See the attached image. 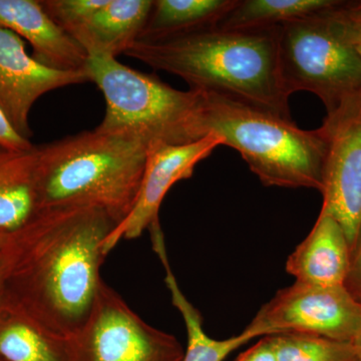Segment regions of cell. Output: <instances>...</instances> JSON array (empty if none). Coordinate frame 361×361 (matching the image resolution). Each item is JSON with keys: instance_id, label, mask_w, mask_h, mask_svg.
<instances>
[{"instance_id": "obj_1", "label": "cell", "mask_w": 361, "mask_h": 361, "mask_svg": "<svg viewBox=\"0 0 361 361\" xmlns=\"http://www.w3.org/2000/svg\"><path fill=\"white\" fill-rule=\"evenodd\" d=\"M115 221L94 207L39 211L0 247L6 297L39 329L63 342L87 319Z\"/></svg>"}, {"instance_id": "obj_2", "label": "cell", "mask_w": 361, "mask_h": 361, "mask_svg": "<svg viewBox=\"0 0 361 361\" xmlns=\"http://www.w3.org/2000/svg\"><path fill=\"white\" fill-rule=\"evenodd\" d=\"M279 26L260 30L210 26L167 39L137 40L125 56L177 75L190 89L292 120L290 96L282 84L278 61Z\"/></svg>"}, {"instance_id": "obj_3", "label": "cell", "mask_w": 361, "mask_h": 361, "mask_svg": "<svg viewBox=\"0 0 361 361\" xmlns=\"http://www.w3.org/2000/svg\"><path fill=\"white\" fill-rule=\"evenodd\" d=\"M148 149L134 137L97 129L37 146V212L94 207L122 224L141 191Z\"/></svg>"}, {"instance_id": "obj_4", "label": "cell", "mask_w": 361, "mask_h": 361, "mask_svg": "<svg viewBox=\"0 0 361 361\" xmlns=\"http://www.w3.org/2000/svg\"><path fill=\"white\" fill-rule=\"evenodd\" d=\"M208 135L236 149L264 186L322 192L326 140L320 129H300L292 120L205 92Z\"/></svg>"}, {"instance_id": "obj_5", "label": "cell", "mask_w": 361, "mask_h": 361, "mask_svg": "<svg viewBox=\"0 0 361 361\" xmlns=\"http://www.w3.org/2000/svg\"><path fill=\"white\" fill-rule=\"evenodd\" d=\"M87 71L106 102L99 132L134 137L148 147L191 144L209 135L202 90L174 89L110 56H89Z\"/></svg>"}, {"instance_id": "obj_6", "label": "cell", "mask_w": 361, "mask_h": 361, "mask_svg": "<svg viewBox=\"0 0 361 361\" xmlns=\"http://www.w3.org/2000/svg\"><path fill=\"white\" fill-rule=\"evenodd\" d=\"M278 61L287 94L312 92L327 114L361 94V56L331 30L325 11L279 26Z\"/></svg>"}, {"instance_id": "obj_7", "label": "cell", "mask_w": 361, "mask_h": 361, "mask_svg": "<svg viewBox=\"0 0 361 361\" xmlns=\"http://www.w3.org/2000/svg\"><path fill=\"white\" fill-rule=\"evenodd\" d=\"M65 361H183L174 336L151 326L102 281L87 319L61 342Z\"/></svg>"}, {"instance_id": "obj_8", "label": "cell", "mask_w": 361, "mask_h": 361, "mask_svg": "<svg viewBox=\"0 0 361 361\" xmlns=\"http://www.w3.org/2000/svg\"><path fill=\"white\" fill-rule=\"evenodd\" d=\"M360 329L361 303L345 287L296 281L264 304L244 331L253 338L308 334L353 342Z\"/></svg>"}, {"instance_id": "obj_9", "label": "cell", "mask_w": 361, "mask_h": 361, "mask_svg": "<svg viewBox=\"0 0 361 361\" xmlns=\"http://www.w3.org/2000/svg\"><path fill=\"white\" fill-rule=\"evenodd\" d=\"M326 140L323 167V210L341 224L351 254L361 237V94L323 121Z\"/></svg>"}, {"instance_id": "obj_10", "label": "cell", "mask_w": 361, "mask_h": 361, "mask_svg": "<svg viewBox=\"0 0 361 361\" xmlns=\"http://www.w3.org/2000/svg\"><path fill=\"white\" fill-rule=\"evenodd\" d=\"M89 82L87 68L58 71L45 66L27 54L18 35L0 27V109L25 139L33 135L30 116L37 99L51 90Z\"/></svg>"}, {"instance_id": "obj_11", "label": "cell", "mask_w": 361, "mask_h": 361, "mask_svg": "<svg viewBox=\"0 0 361 361\" xmlns=\"http://www.w3.org/2000/svg\"><path fill=\"white\" fill-rule=\"evenodd\" d=\"M221 146V140L209 135L200 141L186 145L156 142L149 146L141 191L132 213L118 226L104 246L106 255L121 240L137 239L156 220H159L161 202L176 183L193 176L197 164L205 160L214 149Z\"/></svg>"}, {"instance_id": "obj_12", "label": "cell", "mask_w": 361, "mask_h": 361, "mask_svg": "<svg viewBox=\"0 0 361 361\" xmlns=\"http://www.w3.org/2000/svg\"><path fill=\"white\" fill-rule=\"evenodd\" d=\"M0 27L16 33L32 47V58L58 71L87 68L89 54L56 25L40 0H0Z\"/></svg>"}, {"instance_id": "obj_13", "label": "cell", "mask_w": 361, "mask_h": 361, "mask_svg": "<svg viewBox=\"0 0 361 361\" xmlns=\"http://www.w3.org/2000/svg\"><path fill=\"white\" fill-rule=\"evenodd\" d=\"M350 259L345 233L341 224L322 209L310 235L289 256L286 270L297 282L344 286Z\"/></svg>"}, {"instance_id": "obj_14", "label": "cell", "mask_w": 361, "mask_h": 361, "mask_svg": "<svg viewBox=\"0 0 361 361\" xmlns=\"http://www.w3.org/2000/svg\"><path fill=\"white\" fill-rule=\"evenodd\" d=\"M154 0H106L71 37L89 56L116 59L139 40Z\"/></svg>"}, {"instance_id": "obj_15", "label": "cell", "mask_w": 361, "mask_h": 361, "mask_svg": "<svg viewBox=\"0 0 361 361\" xmlns=\"http://www.w3.org/2000/svg\"><path fill=\"white\" fill-rule=\"evenodd\" d=\"M37 213V146L0 147V231L13 232Z\"/></svg>"}, {"instance_id": "obj_16", "label": "cell", "mask_w": 361, "mask_h": 361, "mask_svg": "<svg viewBox=\"0 0 361 361\" xmlns=\"http://www.w3.org/2000/svg\"><path fill=\"white\" fill-rule=\"evenodd\" d=\"M149 232H151L154 250L158 254L165 268V281L171 292L173 304L179 310L186 324L188 342L183 361H223L233 351L254 339L246 331L224 341L211 338L206 334L203 329V319L200 312L183 294L174 273L172 272L171 266L169 264L167 250H166L161 227L154 228Z\"/></svg>"}, {"instance_id": "obj_17", "label": "cell", "mask_w": 361, "mask_h": 361, "mask_svg": "<svg viewBox=\"0 0 361 361\" xmlns=\"http://www.w3.org/2000/svg\"><path fill=\"white\" fill-rule=\"evenodd\" d=\"M237 0H155L139 40H158L215 26Z\"/></svg>"}, {"instance_id": "obj_18", "label": "cell", "mask_w": 361, "mask_h": 361, "mask_svg": "<svg viewBox=\"0 0 361 361\" xmlns=\"http://www.w3.org/2000/svg\"><path fill=\"white\" fill-rule=\"evenodd\" d=\"M0 361H65L63 343L45 334L4 296L0 304Z\"/></svg>"}, {"instance_id": "obj_19", "label": "cell", "mask_w": 361, "mask_h": 361, "mask_svg": "<svg viewBox=\"0 0 361 361\" xmlns=\"http://www.w3.org/2000/svg\"><path fill=\"white\" fill-rule=\"evenodd\" d=\"M336 0H237L218 21L224 30H260L322 13L341 6Z\"/></svg>"}, {"instance_id": "obj_20", "label": "cell", "mask_w": 361, "mask_h": 361, "mask_svg": "<svg viewBox=\"0 0 361 361\" xmlns=\"http://www.w3.org/2000/svg\"><path fill=\"white\" fill-rule=\"evenodd\" d=\"M271 337L277 361H360L353 342L308 334Z\"/></svg>"}, {"instance_id": "obj_21", "label": "cell", "mask_w": 361, "mask_h": 361, "mask_svg": "<svg viewBox=\"0 0 361 361\" xmlns=\"http://www.w3.org/2000/svg\"><path fill=\"white\" fill-rule=\"evenodd\" d=\"M40 2L52 20L71 35L104 6L106 0H40Z\"/></svg>"}, {"instance_id": "obj_22", "label": "cell", "mask_w": 361, "mask_h": 361, "mask_svg": "<svg viewBox=\"0 0 361 361\" xmlns=\"http://www.w3.org/2000/svg\"><path fill=\"white\" fill-rule=\"evenodd\" d=\"M341 6L325 11V18L331 30L348 42H361V20L349 16Z\"/></svg>"}, {"instance_id": "obj_23", "label": "cell", "mask_w": 361, "mask_h": 361, "mask_svg": "<svg viewBox=\"0 0 361 361\" xmlns=\"http://www.w3.org/2000/svg\"><path fill=\"white\" fill-rule=\"evenodd\" d=\"M0 147L13 151H28L35 148L30 140L18 134L8 118L0 109Z\"/></svg>"}, {"instance_id": "obj_24", "label": "cell", "mask_w": 361, "mask_h": 361, "mask_svg": "<svg viewBox=\"0 0 361 361\" xmlns=\"http://www.w3.org/2000/svg\"><path fill=\"white\" fill-rule=\"evenodd\" d=\"M344 287L357 302L361 303V237L355 250L351 254L350 265Z\"/></svg>"}, {"instance_id": "obj_25", "label": "cell", "mask_w": 361, "mask_h": 361, "mask_svg": "<svg viewBox=\"0 0 361 361\" xmlns=\"http://www.w3.org/2000/svg\"><path fill=\"white\" fill-rule=\"evenodd\" d=\"M236 361H277L272 337L265 336L255 345L240 355Z\"/></svg>"}, {"instance_id": "obj_26", "label": "cell", "mask_w": 361, "mask_h": 361, "mask_svg": "<svg viewBox=\"0 0 361 361\" xmlns=\"http://www.w3.org/2000/svg\"><path fill=\"white\" fill-rule=\"evenodd\" d=\"M342 8H343L344 11L348 13L349 16H353V18H356V20H361V2H353V4H350L344 2Z\"/></svg>"}, {"instance_id": "obj_27", "label": "cell", "mask_w": 361, "mask_h": 361, "mask_svg": "<svg viewBox=\"0 0 361 361\" xmlns=\"http://www.w3.org/2000/svg\"><path fill=\"white\" fill-rule=\"evenodd\" d=\"M6 296V270H4V260L0 250V304Z\"/></svg>"}, {"instance_id": "obj_28", "label": "cell", "mask_w": 361, "mask_h": 361, "mask_svg": "<svg viewBox=\"0 0 361 361\" xmlns=\"http://www.w3.org/2000/svg\"><path fill=\"white\" fill-rule=\"evenodd\" d=\"M355 344L356 351H357L358 360L361 361V329L360 334L355 337V341H353Z\"/></svg>"}, {"instance_id": "obj_29", "label": "cell", "mask_w": 361, "mask_h": 361, "mask_svg": "<svg viewBox=\"0 0 361 361\" xmlns=\"http://www.w3.org/2000/svg\"><path fill=\"white\" fill-rule=\"evenodd\" d=\"M348 44L353 45L355 51H357L358 54L361 56V42H348Z\"/></svg>"}, {"instance_id": "obj_30", "label": "cell", "mask_w": 361, "mask_h": 361, "mask_svg": "<svg viewBox=\"0 0 361 361\" xmlns=\"http://www.w3.org/2000/svg\"><path fill=\"white\" fill-rule=\"evenodd\" d=\"M8 233L9 232L0 231V247H1L2 244H4V241H6Z\"/></svg>"}]
</instances>
